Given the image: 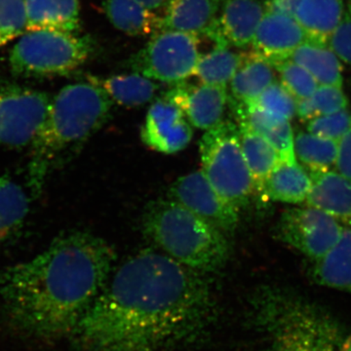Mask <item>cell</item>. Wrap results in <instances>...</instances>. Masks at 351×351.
I'll list each match as a JSON object with an SVG mask.
<instances>
[{"mask_svg": "<svg viewBox=\"0 0 351 351\" xmlns=\"http://www.w3.org/2000/svg\"><path fill=\"white\" fill-rule=\"evenodd\" d=\"M328 45L341 61L351 66V0L346 3L341 19L328 40Z\"/></svg>", "mask_w": 351, "mask_h": 351, "instance_id": "cell-36", "label": "cell"}, {"mask_svg": "<svg viewBox=\"0 0 351 351\" xmlns=\"http://www.w3.org/2000/svg\"><path fill=\"white\" fill-rule=\"evenodd\" d=\"M276 149L280 162L295 163L294 134L290 121L272 127L260 133Z\"/></svg>", "mask_w": 351, "mask_h": 351, "instance_id": "cell-35", "label": "cell"}, {"mask_svg": "<svg viewBox=\"0 0 351 351\" xmlns=\"http://www.w3.org/2000/svg\"><path fill=\"white\" fill-rule=\"evenodd\" d=\"M113 101L90 82L66 85L51 100L49 112L31 145L27 186L38 197L53 171L108 121Z\"/></svg>", "mask_w": 351, "mask_h": 351, "instance_id": "cell-3", "label": "cell"}, {"mask_svg": "<svg viewBox=\"0 0 351 351\" xmlns=\"http://www.w3.org/2000/svg\"><path fill=\"white\" fill-rule=\"evenodd\" d=\"M24 7L25 31L80 29V0H24Z\"/></svg>", "mask_w": 351, "mask_h": 351, "instance_id": "cell-18", "label": "cell"}, {"mask_svg": "<svg viewBox=\"0 0 351 351\" xmlns=\"http://www.w3.org/2000/svg\"><path fill=\"white\" fill-rule=\"evenodd\" d=\"M295 158H299L309 170L327 171L336 164L338 142L314 135L309 132H300L294 137Z\"/></svg>", "mask_w": 351, "mask_h": 351, "instance_id": "cell-29", "label": "cell"}, {"mask_svg": "<svg viewBox=\"0 0 351 351\" xmlns=\"http://www.w3.org/2000/svg\"><path fill=\"white\" fill-rule=\"evenodd\" d=\"M196 34L162 29L131 58V68L156 82L179 84L195 75L201 56Z\"/></svg>", "mask_w": 351, "mask_h": 351, "instance_id": "cell-8", "label": "cell"}, {"mask_svg": "<svg viewBox=\"0 0 351 351\" xmlns=\"http://www.w3.org/2000/svg\"><path fill=\"white\" fill-rule=\"evenodd\" d=\"M184 113L191 125L208 130L223 120L228 101V89L219 85L179 83L165 94Z\"/></svg>", "mask_w": 351, "mask_h": 351, "instance_id": "cell-15", "label": "cell"}, {"mask_svg": "<svg viewBox=\"0 0 351 351\" xmlns=\"http://www.w3.org/2000/svg\"><path fill=\"white\" fill-rule=\"evenodd\" d=\"M52 98L40 90L0 80V145L31 147L49 112Z\"/></svg>", "mask_w": 351, "mask_h": 351, "instance_id": "cell-9", "label": "cell"}, {"mask_svg": "<svg viewBox=\"0 0 351 351\" xmlns=\"http://www.w3.org/2000/svg\"><path fill=\"white\" fill-rule=\"evenodd\" d=\"M267 13V0H223L217 24L207 38L218 46L250 45Z\"/></svg>", "mask_w": 351, "mask_h": 351, "instance_id": "cell-13", "label": "cell"}, {"mask_svg": "<svg viewBox=\"0 0 351 351\" xmlns=\"http://www.w3.org/2000/svg\"><path fill=\"white\" fill-rule=\"evenodd\" d=\"M143 226L145 237L161 252L201 274L221 269L230 257L225 233L175 201L151 203Z\"/></svg>", "mask_w": 351, "mask_h": 351, "instance_id": "cell-5", "label": "cell"}, {"mask_svg": "<svg viewBox=\"0 0 351 351\" xmlns=\"http://www.w3.org/2000/svg\"><path fill=\"white\" fill-rule=\"evenodd\" d=\"M223 0H170L165 7L162 29L205 36L218 21Z\"/></svg>", "mask_w": 351, "mask_h": 351, "instance_id": "cell-17", "label": "cell"}, {"mask_svg": "<svg viewBox=\"0 0 351 351\" xmlns=\"http://www.w3.org/2000/svg\"><path fill=\"white\" fill-rule=\"evenodd\" d=\"M314 282L323 287L351 292V228L345 226L337 244L326 255L313 261Z\"/></svg>", "mask_w": 351, "mask_h": 351, "instance_id": "cell-19", "label": "cell"}, {"mask_svg": "<svg viewBox=\"0 0 351 351\" xmlns=\"http://www.w3.org/2000/svg\"><path fill=\"white\" fill-rule=\"evenodd\" d=\"M295 103V114L302 121L307 122L345 110L348 105L341 87L331 85H319L308 98Z\"/></svg>", "mask_w": 351, "mask_h": 351, "instance_id": "cell-30", "label": "cell"}, {"mask_svg": "<svg viewBox=\"0 0 351 351\" xmlns=\"http://www.w3.org/2000/svg\"><path fill=\"white\" fill-rule=\"evenodd\" d=\"M289 59L306 69L319 85L336 87L343 85L341 60L328 43L306 40Z\"/></svg>", "mask_w": 351, "mask_h": 351, "instance_id": "cell-25", "label": "cell"}, {"mask_svg": "<svg viewBox=\"0 0 351 351\" xmlns=\"http://www.w3.org/2000/svg\"><path fill=\"white\" fill-rule=\"evenodd\" d=\"M103 10L115 29L129 36H152L162 29V18L137 0H103Z\"/></svg>", "mask_w": 351, "mask_h": 351, "instance_id": "cell-21", "label": "cell"}, {"mask_svg": "<svg viewBox=\"0 0 351 351\" xmlns=\"http://www.w3.org/2000/svg\"><path fill=\"white\" fill-rule=\"evenodd\" d=\"M301 0H267V11L285 14L294 18Z\"/></svg>", "mask_w": 351, "mask_h": 351, "instance_id": "cell-38", "label": "cell"}, {"mask_svg": "<svg viewBox=\"0 0 351 351\" xmlns=\"http://www.w3.org/2000/svg\"><path fill=\"white\" fill-rule=\"evenodd\" d=\"M251 103L262 108L265 112L287 121H291L295 115L297 103L292 95L289 93L280 82L271 83L255 101Z\"/></svg>", "mask_w": 351, "mask_h": 351, "instance_id": "cell-32", "label": "cell"}, {"mask_svg": "<svg viewBox=\"0 0 351 351\" xmlns=\"http://www.w3.org/2000/svg\"><path fill=\"white\" fill-rule=\"evenodd\" d=\"M92 50L91 40L78 32L25 31L11 50L9 63L18 75H66L83 66Z\"/></svg>", "mask_w": 351, "mask_h": 351, "instance_id": "cell-7", "label": "cell"}, {"mask_svg": "<svg viewBox=\"0 0 351 351\" xmlns=\"http://www.w3.org/2000/svg\"><path fill=\"white\" fill-rule=\"evenodd\" d=\"M306 40V32L295 18L267 11L252 40L251 52L274 66L288 60Z\"/></svg>", "mask_w": 351, "mask_h": 351, "instance_id": "cell-14", "label": "cell"}, {"mask_svg": "<svg viewBox=\"0 0 351 351\" xmlns=\"http://www.w3.org/2000/svg\"><path fill=\"white\" fill-rule=\"evenodd\" d=\"M88 82L100 86L110 100L127 108L144 106L156 97L159 85L141 73H128L101 78L89 76Z\"/></svg>", "mask_w": 351, "mask_h": 351, "instance_id": "cell-23", "label": "cell"}, {"mask_svg": "<svg viewBox=\"0 0 351 351\" xmlns=\"http://www.w3.org/2000/svg\"><path fill=\"white\" fill-rule=\"evenodd\" d=\"M351 127V112L348 108L308 121L307 131L319 137L338 141Z\"/></svg>", "mask_w": 351, "mask_h": 351, "instance_id": "cell-34", "label": "cell"}, {"mask_svg": "<svg viewBox=\"0 0 351 351\" xmlns=\"http://www.w3.org/2000/svg\"><path fill=\"white\" fill-rule=\"evenodd\" d=\"M117 261L106 240L83 230L58 235L49 246L0 274V300L9 324L23 336H71L107 283Z\"/></svg>", "mask_w": 351, "mask_h": 351, "instance_id": "cell-2", "label": "cell"}, {"mask_svg": "<svg viewBox=\"0 0 351 351\" xmlns=\"http://www.w3.org/2000/svg\"><path fill=\"white\" fill-rule=\"evenodd\" d=\"M237 120L240 144L253 177L255 193L262 196L265 180L280 162V158L276 149L263 136L254 131L244 120Z\"/></svg>", "mask_w": 351, "mask_h": 351, "instance_id": "cell-26", "label": "cell"}, {"mask_svg": "<svg viewBox=\"0 0 351 351\" xmlns=\"http://www.w3.org/2000/svg\"><path fill=\"white\" fill-rule=\"evenodd\" d=\"M202 172L221 197L240 210L255 193L253 177L240 144L239 126L221 120L199 144Z\"/></svg>", "mask_w": 351, "mask_h": 351, "instance_id": "cell-6", "label": "cell"}, {"mask_svg": "<svg viewBox=\"0 0 351 351\" xmlns=\"http://www.w3.org/2000/svg\"><path fill=\"white\" fill-rule=\"evenodd\" d=\"M29 211V198L25 189L8 176H0V246L12 239Z\"/></svg>", "mask_w": 351, "mask_h": 351, "instance_id": "cell-27", "label": "cell"}, {"mask_svg": "<svg viewBox=\"0 0 351 351\" xmlns=\"http://www.w3.org/2000/svg\"><path fill=\"white\" fill-rule=\"evenodd\" d=\"M215 313L201 272L147 248L113 269L71 337L78 351H174L201 336Z\"/></svg>", "mask_w": 351, "mask_h": 351, "instance_id": "cell-1", "label": "cell"}, {"mask_svg": "<svg viewBox=\"0 0 351 351\" xmlns=\"http://www.w3.org/2000/svg\"><path fill=\"white\" fill-rule=\"evenodd\" d=\"M280 75V83L295 101L304 100L319 86L313 75L292 60L280 62L274 66Z\"/></svg>", "mask_w": 351, "mask_h": 351, "instance_id": "cell-31", "label": "cell"}, {"mask_svg": "<svg viewBox=\"0 0 351 351\" xmlns=\"http://www.w3.org/2000/svg\"><path fill=\"white\" fill-rule=\"evenodd\" d=\"M245 53L230 46L215 45L213 50L200 56L195 75L204 84L228 87L243 62Z\"/></svg>", "mask_w": 351, "mask_h": 351, "instance_id": "cell-28", "label": "cell"}, {"mask_svg": "<svg viewBox=\"0 0 351 351\" xmlns=\"http://www.w3.org/2000/svg\"><path fill=\"white\" fill-rule=\"evenodd\" d=\"M311 184L309 173L298 162H279L265 180L261 197L265 202L298 204L306 200Z\"/></svg>", "mask_w": 351, "mask_h": 351, "instance_id": "cell-20", "label": "cell"}, {"mask_svg": "<svg viewBox=\"0 0 351 351\" xmlns=\"http://www.w3.org/2000/svg\"><path fill=\"white\" fill-rule=\"evenodd\" d=\"M311 189L307 206L316 208L351 228V181L334 171L309 172Z\"/></svg>", "mask_w": 351, "mask_h": 351, "instance_id": "cell-16", "label": "cell"}, {"mask_svg": "<svg viewBox=\"0 0 351 351\" xmlns=\"http://www.w3.org/2000/svg\"><path fill=\"white\" fill-rule=\"evenodd\" d=\"M25 32L24 0H0V48Z\"/></svg>", "mask_w": 351, "mask_h": 351, "instance_id": "cell-33", "label": "cell"}, {"mask_svg": "<svg viewBox=\"0 0 351 351\" xmlns=\"http://www.w3.org/2000/svg\"><path fill=\"white\" fill-rule=\"evenodd\" d=\"M345 10L343 0H301L294 18L308 40L328 43Z\"/></svg>", "mask_w": 351, "mask_h": 351, "instance_id": "cell-22", "label": "cell"}, {"mask_svg": "<svg viewBox=\"0 0 351 351\" xmlns=\"http://www.w3.org/2000/svg\"><path fill=\"white\" fill-rule=\"evenodd\" d=\"M274 66L253 53H245L241 66L230 82L232 104L251 103L276 82Z\"/></svg>", "mask_w": 351, "mask_h": 351, "instance_id": "cell-24", "label": "cell"}, {"mask_svg": "<svg viewBox=\"0 0 351 351\" xmlns=\"http://www.w3.org/2000/svg\"><path fill=\"white\" fill-rule=\"evenodd\" d=\"M343 226L331 216L307 206L284 212L277 233L283 242L316 261L326 255L339 241Z\"/></svg>", "mask_w": 351, "mask_h": 351, "instance_id": "cell-10", "label": "cell"}, {"mask_svg": "<svg viewBox=\"0 0 351 351\" xmlns=\"http://www.w3.org/2000/svg\"><path fill=\"white\" fill-rule=\"evenodd\" d=\"M343 351H351V336L348 337V339L346 341L345 350Z\"/></svg>", "mask_w": 351, "mask_h": 351, "instance_id": "cell-40", "label": "cell"}, {"mask_svg": "<svg viewBox=\"0 0 351 351\" xmlns=\"http://www.w3.org/2000/svg\"><path fill=\"white\" fill-rule=\"evenodd\" d=\"M141 137L149 149L173 154L188 147L193 128L180 108L164 95L149 108Z\"/></svg>", "mask_w": 351, "mask_h": 351, "instance_id": "cell-12", "label": "cell"}, {"mask_svg": "<svg viewBox=\"0 0 351 351\" xmlns=\"http://www.w3.org/2000/svg\"><path fill=\"white\" fill-rule=\"evenodd\" d=\"M250 319L263 338L261 351H343L348 337L338 321L313 302L284 289H258Z\"/></svg>", "mask_w": 351, "mask_h": 351, "instance_id": "cell-4", "label": "cell"}, {"mask_svg": "<svg viewBox=\"0 0 351 351\" xmlns=\"http://www.w3.org/2000/svg\"><path fill=\"white\" fill-rule=\"evenodd\" d=\"M168 199L189 210L221 232L232 233L239 221V210L217 193L202 171L179 178L168 191Z\"/></svg>", "mask_w": 351, "mask_h": 351, "instance_id": "cell-11", "label": "cell"}, {"mask_svg": "<svg viewBox=\"0 0 351 351\" xmlns=\"http://www.w3.org/2000/svg\"><path fill=\"white\" fill-rule=\"evenodd\" d=\"M336 166L339 174L351 181V127L338 141Z\"/></svg>", "mask_w": 351, "mask_h": 351, "instance_id": "cell-37", "label": "cell"}, {"mask_svg": "<svg viewBox=\"0 0 351 351\" xmlns=\"http://www.w3.org/2000/svg\"><path fill=\"white\" fill-rule=\"evenodd\" d=\"M137 1L149 8V10L156 11L167 6L170 0H137Z\"/></svg>", "mask_w": 351, "mask_h": 351, "instance_id": "cell-39", "label": "cell"}]
</instances>
